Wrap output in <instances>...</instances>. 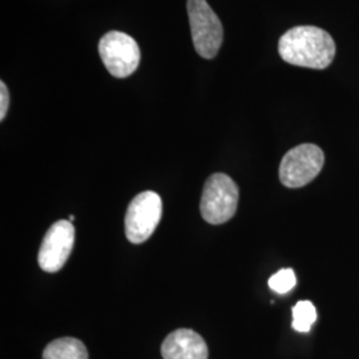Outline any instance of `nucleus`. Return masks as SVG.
<instances>
[{
    "label": "nucleus",
    "mask_w": 359,
    "mask_h": 359,
    "mask_svg": "<svg viewBox=\"0 0 359 359\" xmlns=\"http://www.w3.org/2000/svg\"><path fill=\"white\" fill-rule=\"evenodd\" d=\"M335 51L333 38L318 27H294L278 43L280 56L286 63L313 69L327 68L333 63Z\"/></svg>",
    "instance_id": "obj_1"
},
{
    "label": "nucleus",
    "mask_w": 359,
    "mask_h": 359,
    "mask_svg": "<svg viewBox=\"0 0 359 359\" xmlns=\"http://www.w3.org/2000/svg\"><path fill=\"white\" fill-rule=\"evenodd\" d=\"M238 187L225 173H215L206 180L200 210L206 222L219 225L228 222L237 212Z\"/></svg>",
    "instance_id": "obj_2"
},
{
    "label": "nucleus",
    "mask_w": 359,
    "mask_h": 359,
    "mask_svg": "<svg viewBox=\"0 0 359 359\" xmlns=\"http://www.w3.org/2000/svg\"><path fill=\"white\" fill-rule=\"evenodd\" d=\"M187 7L194 50L204 59H213L224 39V29L217 15L206 0H188Z\"/></svg>",
    "instance_id": "obj_3"
},
{
    "label": "nucleus",
    "mask_w": 359,
    "mask_h": 359,
    "mask_svg": "<svg viewBox=\"0 0 359 359\" xmlns=\"http://www.w3.org/2000/svg\"><path fill=\"white\" fill-rule=\"evenodd\" d=\"M99 53L108 72L118 79L130 76L142 57L136 40L120 31H109L100 39Z\"/></svg>",
    "instance_id": "obj_4"
},
{
    "label": "nucleus",
    "mask_w": 359,
    "mask_h": 359,
    "mask_svg": "<svg viewBox=\"0 0 359 359\" xmlns=\"http://www.w3.org/2000/svg\"><path fill=\"white\" fill-rule=\"evenodd\" d=\"M325 163L321 148L314 144H302L283 156L280 165V180L287 188H302L316 179Z\"/></svg>",
    "instance_id": "obj_5"
},
{
    "label": "nucleus",
    "mask_w": 359,
    "mask_h": 359,
    "mask_svg": "<svg viewBox=\"0 0 359 359\" xmlns=\"http://www.w3.org/2000/svg\"><path fill=\"white\" fill-rule=\"evenodd\" d=\"M163 215V201L152 191L139 193L126 215V236L132 244L145 243L156 231Z\"/></svg>",
    "instance_id": "obj_6"
},
{
    "label": "nucleus",
    "mask_w": 359,
    "mask_h": 359,
    "mask_svg": "<svg viewBox=\"0 0 359 359\" xmlns=\"http://www.w3.org/2000/svg\"><path fill=\"white\" fill-rule=\"evenodd\" d=\"M75 244V228L71 221L60 219L46 233L39 250L40 268L48 273L62 269Z\"/></svg>",
    "instance_id": "obj_7"
},
{
    "label": "nucleus",
    "mask_w": 359,
    "mask_h": 359,
    "mask_svg": "<svg viewBox=\"0 0 359 359\" xmlns=\"http://www.w3.org/2000/svg\"><path fill=\"white\" fill-rule=\"evenodd\" d=\"M164 359H208L204 338L191 329H179L168 335L161 346Z\"/></svg>",
    "instance_id": "obj_8"
},
{
    "label": "nucleus",
    "mask_w": 359,
    "mask_h": 359,
    "mask_svg": "<svg viewBox=\"0 0 359 359\" xmlns=\"http://www.w3.org/2000/svg\"><path fill=\"white\" fill-rule=\"evenodd\" d=\"M43 359H88V351L81 341L65 337L48 344L43 351Z\"/></svg>",
    "instance_id": "obj_9"
},
{
    "label": "nucleus",
    "mask_w": 359,
    "mask_h": 359,
    "mask_svg": "<svg viewBox=\"0 0 359 359\" xmlns=\"http://www.w3.org/2000/svg\"><path fill=\"white\" fill-rule=\"evenodd\" d=\"M317 321V309L310 301H299L293 308V329L298 333H309Z\"/></svg>",
    "instance_id": "obj_10"
},
{
    "label": "nucleus",
    "mask_w": 359,
    "mask_h": 359,
    "mask_svg": "<svg viewBox=\"0 0 359 359\" xmlns=\"http://www.w3.org/2000/svg\"><path fill=\"white\" fill-rule=\"evenodd\" d=\"M297 283L293 269H281L269 278L270 289L278 294L289 293Z\"/></svg>",
    "instance_id": "obj_11"
},
{
    "label": "nucleus",
    "mask_w": 359,
    "mask_h": 359,
    "mask_svg": "<svg viewBox=\"0 0 359 359\" xmlns=\"http://www.w3.org/2000/svg\"><path fill=\"white\" fill-rule=\"evenodd\" d=\"M10 105V93L4 84V81H0V120L3 121L7 115Z\"/></svg>",
    "instance_id": "obj_12"
}]
</instances>
